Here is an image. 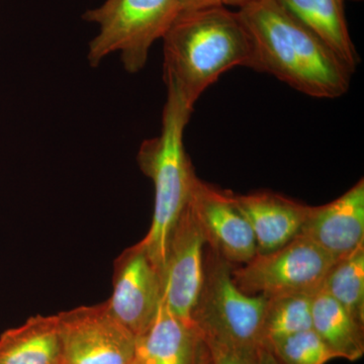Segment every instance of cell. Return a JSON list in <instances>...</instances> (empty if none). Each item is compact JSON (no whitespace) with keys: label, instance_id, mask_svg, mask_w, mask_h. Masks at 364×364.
Listing matches in <instances>:
<instances>
[{"label":"cell","instance_id":"obj_1","mask_svg":"<svg viewBox=\"0 0 364 364\" xmlns=\"http://www.w3.org/2000/svg\"><path fill=\"white\" fill-rule=\"evenodd\" d=\"M237 13L252 40L250 68L311 97L333 100L346 95L353 73L277 0H254Z\"/></svg>","mask_w":364,"mask_h":364},{"label":"cell","instance_id":"obj_2","mask_svg":"<svg viewBox=\"0 0 364 364\" xmlns=\"http://www.w3.org/2000/svg\"><path fill=\"white\" fill-rule=\"evenodd\" d=\"M162 41L165 85L191 109L223 74L252 61L247 28L226 6L181 11Z\"/></svg>","mask_w":364,"mask_h":364},{"label":"cell","instance_id":"obj_3","mask_svg":"<svg viewBox=\"0 0 364 364\" xmlns=\"http://www.w3.org/2000/svg\"><path fill=\"white\" fill-rule=\"evenodd\" d=\"M193 111L176 90L167 88L160 135L144 141L136 156L155 191L152 224L139 243L161 273L170 234L188 205L196 177L183 143Z\"/></svg>","mask_w":364,"mask_h":364},{"label":"cell","instance_id":"obj_4","mask_svg":"<svg viewBox=\"0 0 364 364\" xmlns=\"http://www.w3.org/2000/svg\"><path fill=\"white\" fill-rule=\"evenodd\" d=\"M181 13L178 0H105L88 9L83 20L98 26L88 45V63L97 67L117 53L124 70L138 73L153 44L164 37Z\"/></svg>","mask_w":364,"mask_h":364},{"label":"cell","instance_id":"obj_5","mask_svg":"<svg viewBox=\"0 0 364 364\" xmlns=\"http://www.w3.org/2000/svg\"><path fill=\"white\" fill-rule=\"evenodd\" d=\"M267 304V296L241 291L231 264L220 257L205 273L193 323L200 339L260 348Z\"/></svg>","mask_w":364,"mask_h":364},{"label":"cell","instance_id":"obj_6","mask_svg":"<svg viewBox=\"0 0 364 364\" xmlns=\"http://www.w3.org/2000/svg\"><path fill=\"white\" fill-rule=\"evenodd\" d=\"M335 262L315 243L298 235L282 247L257 254L243 267L232 269V277L241 291L252 296H313Z\"/></svg>","mask_w":364,"mask_h":364},{"label":"cell","instance_id":"obj_7","mask_svg":"<svg viewBox=\"0 0 364 364\" xmlns=\"http://www.w3.org/2000/svg\"><path fill=\"white\" fill-rule=\"evenodd\" d=\"M57 322L64 364H132L135 336L107 301L60 313Z\"/></svg>","mask_w":364,"mask_h":364},{"label":"cell","instance_id":"obj_8","mask_svg":"<svg viewBox=\"0 0 364 364\" xmlns=\"http://www.w3.org/2000/svg\"><path fill=\"white\" fill-rule=\"evenodd\" d=\"M205 235L188 200L167 243L162 273V301L176 317L195 329L193 314L205 277Z\"/></svg>","mask_w":364,"mask_h":364},{"label":"cell","instance_id":"obj_9","mask_svg":"<svg viewBox=\"0 0 364 364\" xmlns=\"http://www.w3.org/2000/svg\"><path fill=\"white\" fill-rule=\"evenodd\" d=\"M162 301V273L140 243L114 261L112 294L107 304L114 318L136 337L151 324Z\"/></svg>","mask_w":364,"mask_h":364},{"label":"cell","instance_id":"obj_10","mask_svg":"<svg viewBox=\"0 0 364 364\" xmlns=\"http://www.w3.org/2000/svg\"><path fill=\"white\" fill-rule=\"evenodd\" d=\"M189 205L205 241L223 259L245 264L257 255L252 229L235 205L231 193L215 188L196 176Z\"/></svg>","mask_w":364,"mask_h":364},{"label":"cell","instance_id":"obj_11","mask_svg":"<svg viewBox=\"0 0 364 364\" xmlns=\"http://www.w3.org/2000/svg\"><path fill=\"white\" fill-rule=\"evenodd\" d=\"M299 235L336 261L364 245L363 179L337 200L321 207H309Z\"/></svg>","mask_w":364,"mask_h":364},{"label":"cell","instance_id":"obj_12","mask_svg":"<svg viewBox=\"0 0 364 364\" xmlns=\"http://www.w3.org/2000/svg\"><path fill=\"white\" fill-rule=\"evenodd\" d=\"M232 200L255 237L258 254L286 245L301 232L308 205L272 193L233 195Z\"/></svg>","mask_w":364,"mask_h":364},{"label":"cell","instance_id":"obj_13","mask_svg":"<svg viewBox=\"0 0 364 364\" xmlns=\"http://www.w3.org/2000/svg\"><path fill=\"white\" fill-rule=\"evenodd\" d=\"M200 335L161 301L147 329L135 337L132 364H195Z\"/></svg>","mask_w":364,"mask_h":364},{"label":"cell","instance_id":"obj_14","mask_svg":"<svg viewBox=\"0 0 364 364\" xmlns=\"http://www.w3.org/2000/svg\"><path fill=\"white\" fill-rule=\"evenodd\" d=\"M0 364H64L57 315H37L0 335Z\"/></svg>","mask_w":364,"mask_h":364},{"label":"cell","instance_id":"obj_15","mask_svg":"<svg viewBox=\"0 0 364 364\" xmlns=\"http://www.w3.org/2000/svg\"><path fill=\"white\" fill-rule=\"evenodd\" d=\"M304 25L317 33L354 73L359 63L345 16V0H277Z\"/></svg>","mask_w":364,"mask_h":364},{"label":"cell","instance_id":"obj_16","mask_svg":"<svg viewBox=\"0 0 364 364\" xmlns=\"http://www.w3.org/2000/svg\"><path fill=\"white\" fill-rule=\"evenodd\" d=\"M363 325L335 301L318 289L312 298V329L337 358L356 361L364 354Z\"/></svg>","mask_w":364,"mask_h":364},{"label":"cell","instance_id":"obj_17","mask_svg":"<svg viewBox=\"0 0 364 364\" xmlns=\"http://www.w3.org/2000/svg\"><path fill=\"white\" fill-rule=\"evenodd\" d=\"M320 289L364 324V245L337 260Z\"/></svg>","mask_w":364,"mask_h":364},{"label":"cell","instance_id":"obj_18","mask_svg":"<svg viewBox=\"0 0 364 364\" xmlns=\"http://www.w3.org/2000/svg\"><path fill=\"white\" fill-rule=\"evenodd\" d=\"M311 294H293L267 299L262 326V347L274 340L312 329Z\"/></svg>","mask_w":364,"mask_h":364},{"label":"cell","instance_id":"obj_19","mask_svg":"<svg viewBox=\"0 0 364 364\" xmlns=\"http://www.w3.org/2000/svg\"><path fill=\"white\" fill-rule=\"evenodd\" d=\"M264 347L280 364H326L337 358L313 329L274 340Z\"/></svg>","mask_w":364,"mask_h":364},{"label":"cell","instance_id":"obj_20","mask_svg":"<svg viewBox=\"0 0 364 364\" xmlns=\"http://www.w3.org/2000/svg\"><path fill=\"white\" fill-rule=\"evenodd\" d=\"M202 341L208 348L210 364H259V348L236 346L210 339Z\"/></svg>","mask_w":364,"mask_h":364},{"label":"cell","instance_id":"obj_21","mask_svg":"<svg viewBox=\"0 0 364 364\" xmlns=\"http://www.w3.org/2000/svg\"><path fill=\"white\" fill-rule=\"evenodd\" d=\"M181 11H196L218 6H225V0H178Z\"/></svg>","mask_w":364,"mask_h":364},{"label":"cell","instance_id":"obj_22","mask_svg":"<svg viewBox=\"0 0 364 364\" xmlns=\"http://www.w3.org/2000/svg\"><path fill=\"white\" fill-rule=\"evenodd\" d=\"M258 356H259V364H280L272 352L265 347H260Z\"/></svg>","mask_w":364,"mask_h":364},{"label":"cell","instance_id":"obj_23","mask_svg":"<svg viewBox=\"0 0 364 364\" xmlns=\"http://www.w3.org/2000/svg\"><path fill=\"white\" fill-rule=\"evenodd\" d=\"M195 364H210V354L203 341L200 342V347H198Z\"/></svg>","mask_w":364,"mask_h":364},{"label":"cell","instance_id":"obj_24","mask_svg":"<svg viewBox=\"0 0 364 364\" xmlns=\"http://www.w3.org/2000/svg\"><path fill=\"white\" fill-rule=\"evenodd\" d=\"M254 1V0H225V6H231L240 7L245 6V4H249V2Z\"/></svg>","mask_w":364,"mask_h":364}]
</instances>
